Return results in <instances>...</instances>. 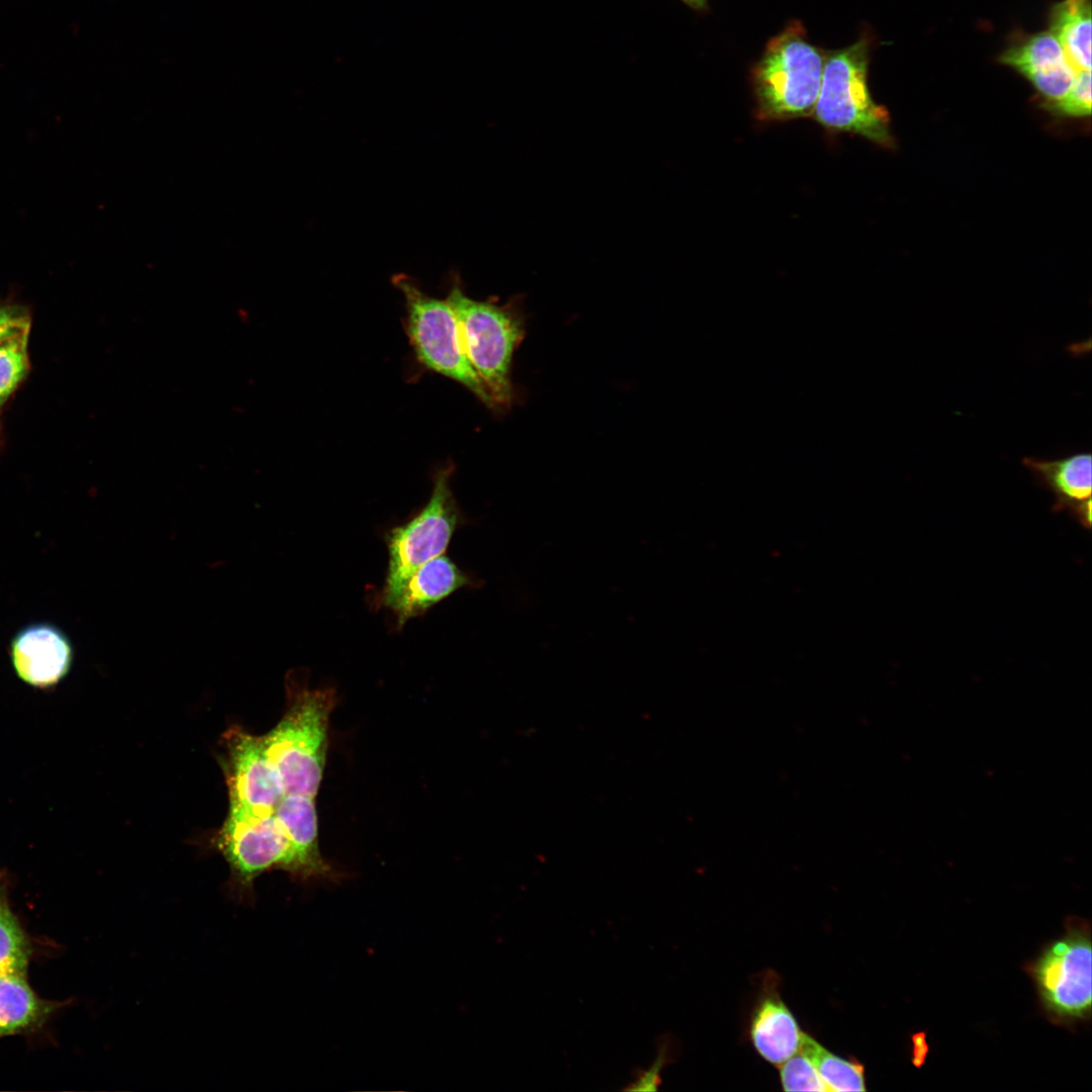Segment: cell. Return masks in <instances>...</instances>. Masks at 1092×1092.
<instances>
[{
    "label": "cell",
    "instance_id": "obj_1",
    "mask_svg": "<svg viewBox=\"0 0 1092 1092\" xmlns=\"http://www.w3.org/2000/svg\"><path fill=\"white\" fill-rule=\"evenodd\" d=\"M302 674L299 670L286 674L284 714L262 736L285 793L314 798L324 775L329 721L337 695L331 688L311 689Z\"/></svg>",
    "mask_w": 1092,
    "mask_h": 1092
},
{
    "label": "cell",
    "instance_id": "obj_2",
    "mask_svg": "<svg viewBox=\"0 0 1092 1092\" xmlns=\"http://www.w3.org/2000/svg\"><path fill=\"white\" fill-rule=\"evenodd\" d=\"M826 51L808 37L800 20L775 36L750 71L755 114L762 121L812 115L819 94Z\"/></svg>",
    "mask_w": 1092,
    "mask_h": 1092
},
{
    "label": "cell",
    "instance_id": "obj_3",
    "mask_svg": "<svg viewBox=\"0 0 1092 1092\" xmlns=\"http://www.w3.org/2000/svg\"><path fill=\"white\" fill-rule=\"evenodd\" d=\"M447 301L457 320L463 351L494 405L513 398L511 365L524 337V324L512 302L475 300L466 295L458 274L450 275Z\"/></svg>",
    "mask_w": 1092,
    "mask_h": 1092
},
{
    "label": "cell",
    "instance_id": "obj_4",
    "mask_svg": "<svg viewBox=\"0 0 1092 1092\" xmlns=\"http://www.w3.org/2000/svg\"><path fill=\"white\" fill-rule=\"evenodd\" d=\"M1091 956L1089 922L1071 916L1064 934L1026 964L1041 1010L1052 1023L1071 1028L1090 1020Z\"/></svg>",
    "mask_w": 1092,
    "mask_h": 1092
},
{
    "label": "cell",
    "instance_id": "obj_5",
    "mask_svg": "<svg viewBox=\"0 0 1092 1092\" xmlns=\"http://www.w3.org/2000/svg\"><path fill=\"white\" fill-rule=\"evenodd\" d=\"M870 43L863 36L848 47L826 51L819 94L812 115L821 125L891 146L890 117L868 87Z\"/></svg>",
    "mask_w": 1092,
    "mask_h": 1092
},
{
    "label": "cell",
    "instance_id": "obj_6",
    "mask_svg": "<svg viewBox=\"0 0 1092 1092\" xmlns=\"http://www.w3.org/2000/svg\"><path fill=\"white\" fill-rule=\"evenodd\" d=\"M392 284L403 295L404 327L419 362L427 369L459 382L486 405H493L463 351L457 320L447 299L427 294L406 274H395Z\"/></svg>",
    "mask_w": 1092,
    "mask_h": 1092
},
{
    "label": "cell",
    "instance_id": "obj_7",
    "mask_svg": "<svg viewBox=\"0 0 1092 1092\" xmlns=\"http://www.w3.org/2000/svg\"><path fill=\"white\" fill-rule=\"evenodd\" d=\"M453 471V465L439 469L426 506L385 534L388 564L377 598L395 592L418 568L443 555L455 531L465 523L450 487Z\"/></svg>",
    "mask_w": 1092,
    "mask_h": 1092
},
{
    "label": "cell",
    "instance_id": "obj_8",
    "mask_svg": "<svg viewBox=\"0 0 1092 1092\" xmlns=\"http://www.w3.org/2000/svg\"><path fill=\"white\" fill-rule=\"evenodd\" d=\"M215 844L231 871L228 894L241 904H254V883L260 875L275 869L288 873L291 866V847L274 813L229 809Z\"/></svg>",
    "mask_w": 1092,
    "mask_h": 1092
},
{
    "label": "cell",
    "instance_id": "obj_9",
    "mask_svg": "<svg viewBox=\"0 0 1092 1092\" xmlns=\"http://www.w3.org/2000/svg\"><path fill=\"white\" fill-rule=\"evenodd\" d=\"M218 761L230 810L256 815L274 813L286 793L262 735H254L239 726L230 727L219 739Z\"/></svg>",
    "mask_w": 1092,
    "mask_h": 1092
},
{
    "label": "cell",
    "instance_id": "obj_10",
    "mask_svg": "<svg viewBox=\"0 0 1092 1092\" xmlns=\"http://www.w3.org/2000/svg\"><path fill=\"white\" fill-rule=\"evenodd\" d=\"M12 666L20 679L40 689L56 686L70 671L74 650L58 626L38 622L19 629L9 643Z\"/></svg>",
    "mask_w": 1092,
    "mask_h": 1092
},
{
    "label": "cell",
    "instance_id": "obj_11",
    "mask_svg": "<svg viewBox=\"0 0 1092 1092\" xmlns=\"http://www.w3.org/2000/svg\"><path fill=\"white\" fill-rule=\"evenodd\" d=\"M483 580L440 555L418 568L395 592L377 598V606L391 611L400 630L413 618L463 587L478 588Z\"/></svg>",
    "mask_w": 1092,
    "mask_h": 1092
},
{
    "label": "cell",
    "instance_id": "obj_12",
    "mask_svg": "<svg viewBox=\"0 0 1092 1092\" xmlns=\"http://www.w3.org/2000/svg\"><path fill=\"white\" fill-rule=\"evenodd\" d=\"M289 841L292 853L288 874L294 879H336L338 874L321 854L314 798L285 794L274 811Z\"/></svg>",
    "mask_w": 1092,
    "mask_h": 1092
},
{
    "label": "cell",
    "instance_id": "obj_13",
    "mask_svg": "<svg viewBox=\"0 0 1092 1092\" xmlns=\"http://www.w3.org/2000/svg\"><path fill=\"white\" fill-rule=\"evenodd\" d=\"M1023 464L1038 484L1055 496L1054 512L1066 511L1085 529L1091 527V455L1046 460L1026 457Z\"/></svg>",
    "mask_w": 1092,
    "mask_h": 1092
},
{
    "label": "cell",
    "instance_id": "obj_14",
    "mask_svg": "<svg viewBox=\"0 0 1092 1092\" xmlns=\"http://www.w3.org/2000/svg\"><path fill=\"white\" fill-rule=\"evenodd\" d=\"M1002 63L1024 75L1046 98H1062L1078 73L1057 38L1044 31L1030 36L1001 56Z\"/></svg>",
    "mask_w": 1092,
    "mask_h": 1092
},
{
    "label": "cell",
    "instance_id": "obj_15",
    "mask_svg": "<svg viewBox=\"0 0 1092 1092\" xmlns=\"http://www.w3.org/2000/svg\"><path fill=\"white\" fill-rule=\"evenodd\" d=\"M804 1032L780 995L764 994L750 1019L749 1035L758 1055L780 1066L799 1052Z\"/></svg>",
    "mask_w": 1092,
    "mask_h": 1092
},
{
    "label": "cell",
    "instance_id": "obj_16",
    "mask_svg": "<svg viewBox=\"0 0 1092 1092\" xmlns=\"http://www.w3.org/2000/svg\"><path fill=\"white\" fill-rule=\"evenodd\" d=\"M57 1007L31 989L25 974H0V1038L40 1027Z\"/></svg>",
    "mask_w": 1092,
    "mask_h": 1092
},
{
    "label": "cell",
    "instance_id": "obj_17",
    "mask_svg": "<svg viewBox=\"0 0 1092 1092\" xmlns=\"http://www.w3.org/2000/svg\"><path fill=\"white\" fill-rule=\"evenodd\" d=\"M1079 71L1091 70V2L1064 0L1052 10L1051 31Z\"/></svg>",
    "mask_w": 1092,
    "mask_h": 1092
},
{
    "label": "cell",
    "instance_id": "obj_18",
    "mask_svg": "<svg viewBox=\"0 0 1092 1092\" xmlns=\"http://www.w3.org/2000/svg\"><path fill=\"white\" fill-rule=\"evenodd\" d=\"M799 1051L815 1067L828 1091L867 1090L863 1066L858 1062L832 1054L805 1032Z\"/></svg>",
    "mask_w": 1092,
    "mask_h": 1092
},
{
    "label": "cell",
    "instance_id": "obj_19",
    "mask_svg": "<svg viewBox=\"0 0 1092 1092\" xmlns=\"http://www.w3.org/2000/svg\"><path fill=\"white\" fill-rule=\"evenodd\" d=\"M30 954L29 939L0 892V974H25Z\"/></svg>",
    "mask_w": 1092,
    "mask_h": 1092
},
{
    "label": "cell",
    "instance_id": "obj_20",
    "mask_svg": "<svg viewBox=\"0 0 1092 1092\" xmlns=\"http://www.w3.org/2000/svg\"><path fill=\"white\" fill-rule=\"evenodd\" d=\"M30 329L0 340V408L26 378L30 363L28 338Z\"/></svg>",
    "mask_w": 1092,
    "mask_h": 1092
},
{
    "label": "cell",
    "instance_id": "obj_21",
    "mask_svg": "<svg viewBox=\"0 0 1092 1092\" xmlns=\"http://www.w3.org/2000/svg\"><path fill=\"white\" fill-rule=\"evenodd\" d=\"M780 1066L783 1090L828 1091L817 1070L803 1053H796Z\"/></svg>",
    "mask_w": 1092,
    "mask_h": 1092
},
{
    "label": "cell",
    "instance_id": "obj_22",
    "mask_svg": "<svg viewBox=\"0 0 1092 1092\" xmlns=\"http://www.w3.org/2000/svg\"><path fill=\"white\" fill-rule=\"evenodd\" d=\"M1060 113L1086 116L1091 113V70L1079 71L1067 93L1055 101Z\"/></svg>",
    "mask_w": 1092,
    "mask_h": 1092
},
{
    "label": "cell",
    "instance_id": "obj_23",
    "mask_svg": "<svg viewBox=\"0 0 1092 1092\" xmlns=\"http://www.w3.org/2000/svg\"><path fill=\"white\" fill-rule=\"evenodd\" d=\"M31 328V311L16 299L0 300V340Z\"/></svg>",
    "mask_w": 1092,
    "mask_h": 1092
},
{
    "label": "cell",
    "instance_id": "obj_24",
    "mask_svg": "<svg viewBox=\"0 0 1092 1092\" xmlns=\"http://www.w3.org/2000/svg\"><path fill=\"white\" fill-rule=\"evenodd\" d=\"M666 1041L660 1043L656 1058L648 1070H642L635 1079L625 1088L626 1091L650 1092L656 1091L661 1083V1072L668 1063L670 1057Z\"/></svg>",
    "mask_w": 1092,
    "mask_h": 1092
},
{
    "label": "cell",
    "instance_id": "obj_25",
    "mask_svg": "<svg viewBox=\"0 0 1092 1092\" xmlns=\"http://www.w3.org/2000/svg\"><path fill=\"white\" fill-rule=\"evenodd\" d=\"M684 4L695 11H706L708 9V0H680Z\"/></svg>",
    "mask_w": 1092,
    "mask_h": 1092
},
{
    "label": "cell",
    "instance_id": "obj_26",
    "mask_svg": "<svg viewBox=\"0 0 1092 1092\" xmlns=\"http://www.w3.org/2000/svg\"><path fill=\"white\" fill-rule=\"evenodd\" d=\"M0 415H1V408H0ZM3 447H4V434H3V427H2V423H1V419H0V452L3 449Z\"/></svg>",
    "mask_w": 1092,
    "mask_h": 1092
}]
</instances>
